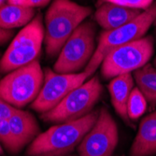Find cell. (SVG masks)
Here are the masks:
<instances>
[{
    "label": "cell",
    "mask_w": 156,
    "mask_h": 156,
    "mask_svg": "<svg viewBox=\"0 0 156 156\" xmlns=\"http://www.w3.org/2000/svg\"><path fill=\"white\" fill-rule=\"evenodd\" d=\"M99 110L94 109L80 119L51 126L39 134L27 149L30 156H62L78 146L95 123Z\"/></svg>",
    "instance_id": "1"
},
{
    "label": "cell",
    "mask_w": 156,
    "mask_h": 156,
    "mask_svg": "<svg viewBox=\"0 0 156 156\" xmlns=\"http://www.w3.org/2000/svg\"><path fill=\"white\" fill-rule=\"evenodd\" d=\"M91 12L90 7L71 0H53L45 15L46 53L51 57L60 53L68 37Z\"/></svg>",
    "instance_id": "2"
},
{
    "label": "cell",
    "mask_w": 156,
    "mask_h": 156,
    "mask_svg": "<svg viewBox=\"0 0 156 156\" xmlns=\"http://www.w3.org/2000/svg\"><path fill=\"white\" fill-rule=\"evenodd\" d=\"M156 20V3L143 10L132 22L120 26L116 29L104 31L99 37L94 53L83 71L92 76L96 68L101 66L106 56L114 49L121 47L131 41L143 37Z\"/></svg>",
    "instance_id": "3"
},
{
    "label": "cell",
    "mask_w": 156,
    "mask_h": 156,
    "mask_svg": "<svg viewBox=\"0 0 156 156\" xmlns=\"http://www.w3.org/2000/svg\"><path fill=\"white\" fill-rule=\"evenodd\" d=\"M44 82V72L35 60L8 73L0 80V97L15 108L33 102Z\"/></svg>",
    "instance_id": "4"
},
{
    "label": "cell",
    "mask_w": 156,
    "mask_h": 156,
    "mask_svg": "<svg viewBox=\"0 0 156 156\" xmlns=\"http://www.w3.org/2000/svg\"><path fill=\"white\" fill-rule=\"evenodd\" d=\"M45 30L38 14L14 37L0 59V74H8L37 60L44 40Z\"/></svg>",
    "instance_id": "5"
},
{
    "label": "cell",
    "mask_w": 156,
    "mask_h": 156,
    "mask_svg": "<svg viewBox=\"0 0 156 156\" xmlns=\"http://www.w3.org/2000/svg\"><path fill=\"white\" fill-rule=\"evenodd\" d=\"M102 93L100 80L94 77L70 92L52 109L42 113L41 119L51 122H66L80 119L92 111Z\"/></svg>",
    "instance_id": "6"
},
{
    "label": "cell",
    "mask_w": 156,
    "mask_h": 156,
    "mask_svg": "<svg viewBox=\"0 0 156 156\" xmlns=\"http://www.w3.org/2000/svg\"><path fill=\"white\" fill-rule=\"evenodd\" d=\"M153 37L147 36L111 51L103 60L100 70L105 80L131 73L148 64L153 54Z\"/></svg>",
    "instance_id": "7"
},
{
    "label": "cell",
    "mask_w": 156,
    "mask_h": 156,
    "mask_svg": "<svg viewBox=\"0 0 156 156\" xmlns=\"http://www.w3.org/2000/svg\"><path fill=\"white\" fill-rule=\"evenodd\" d=\"M95 27L92 22L80 24L63 46L53 69L61 74H73L86 66L95 51Z\"/></svg>",
    "instance_id": "8"
},
{
    "label": "cell",
    "mask_w": 156,
    "mask_h": 156,
    "mask_svg": "<svg viewBox=\"0 0 156 156\" xmlns=\"http://www.w3.org/2000/svg\"><path fill=\"white\" fill-rule=\"evenodd\" d=\"M88 78L89 76L85 71L73 74H61L46 68L43 86L37 98L32 102L31 108L41 113L52 109L70 92L80 86Z\"/></svg>",
    "instance_id": "9"
},
{
    "label": "cell",
    "mask_w": 156,
    "mask_h": 156,
    "mask_svg": "<svg viewBox=\"0 0 156 156\" xmlns=\"http://www.w3.org/2000/svg\"><path fill=\"white\" fill-rule=\"evenodd\" d=\"M117 124L107 108L99 110L92 129L79 144L80 156H112L118 144Z\"/></svg>",
    "instance_id": "10"
},
{
    "label": "cell",
    "mask_w": 156,
    "mask_h": 156,
    "mask_svg": "<svg viewBox=\"0 0 156 156\" xmlns=\"http://www.w3.org/2000/svg\"><path fill=\"white\" fill-rule=\"evenodd\" d=\"M142 10L110 2L98 6L94 12V19L105 31L113 30L128 23L138 17Z\"/></svg>",
    "instance_id": "11"
},
{
    "label": "cell",
    "mask_w": 156,
    "mask_h": 156,
    "mask_svg": "<svg viewBox=\"0 0 156 156\" xmlns=\"http://www.w3.org/2000/svg\"><path fill=\"white\" fill-rule=\"evenodd\" d=\"M13 136L14 152H19L26 144L39 135V126L30 112L16 108L8 120Z\"/></svg>",
    "instance_id": "12"
},
{
    "label": "cell",
    "mask_w": 156,
    "mask_h": 156,
    "mask_svg": "<svg viewBox=\"0 0 156 156\" xmlns=\"http://www.w3.org/2000/svg\"><path fill=\"white\" fill-rule=\"evenodd\" d=\"M133 88L134 79L131 73L122 74L113 78L108 86L111 103L117 114L128 125H131V121L127 113V103Z\"/></svg>",
    "instance_id": "13"
},
{
    "label": "cell",
    "mask_w": 156,
    "mask_h": 156,
    "mask_svg": "<svg viewBox=\"0 0 156 156\" xmlns=\"http://www.w3.org/2000/svg\"><path fill=\"white\" fill-rule=\"evenodd\" d=\"M156 154V110L141 121L130 150V156Z\"/></svg>",
    "instance_id": "14"
},
{
    "label": "cell",
    "mask_w": 156,
    "mask_h": 156,
    "mask_svg": "<svg viewBox=\"0 0 156 156\" xmlns=\"http://www.w3.org/2000/svg\"><path fill=\"white\" fill-rule=\"evenodd\" d=\"M36 14L34 8L17 4H5L0 6V27L11 30L13 28L25 26Z\"/></svg>",
    "instance_id": "15"
},
{
    "label": "cell",
    "mask_w": 156,
    "mask_h": 156,
    "mask_svg": "<svg viewBox=\"0 0 156 156\" xmlns=\"http://www.w3.org/2000/svg\"><path fill=\"white\" fill-rule=\"evenodd\" d=\"M134 79L137 88L151 107L156 106V68L147 64L134 71Z\"/></svg>",
    "instance_id": "16"
},
{
    "label": "cell",
    "mask_w": 156,
    "mask_h": 156,
    "mask_svg": "<svg viewBox=\"0 0 156 156\" xmlns=\"http://www.w3.org/2000/svg\"><path fill=\"white\" fill-rule=\"evenodd\" d=\"M146 108L147 100L145 96L137 87L133 88L127 103V113L129 119L131 121L137 120L145 112Z\"/></svg>",
    "instance_id": "17"
},
{
    "label": "cell",
    "mask_w": 156,
    "mask_h": 156,
    "mask_svg": "<svg viewBox=\"0 0 156 156\" xmlns=\"http://www.w3.org/2000/svg\"><path fill=\"white\" fill-rule=\"evenodd\" d=\"M154 0H99L98 6L104 2H110L125 7H129L133 9H138L141 10H145L153 4Z\"/></svg>",
    "instance_id": "18"
},
{
    "label": "cell",
    "mask_w": 156,
    "mask_h": 156,
    "mask_svg": "<svg viewBox=\"0 0 156 156\" xmlns=\"http://www.w3.org/2000/svg\"><path fill=\"white\" fill-rule=\"evenodd\" d=\"M0 141L10 152H14L13 136L8 120H0Z\"/></svg>",
    "instance_id": "19"
},
{
    "label": "cell",
    "mask_w": 156,
    "mask_h": 156,
    "mask_svg": "<svg viewBox=\"0 0 156 156\" xmlns=\"http://www.w3.org/2000/svg\"><path fill=\"white\" fill-rule=\"evenodd\" d=\"M16 108L0 97V120H9Z\"/></svg>",
    "instance_id": "20"
},
{
    "label": "cell",
    "mask_w": 156,
    "mask_h": 156,
    "mask_svg": "<svg viewBox=\"0 0 156 156\" xmlns=\"http://www.w3.org/2000/svg\"><path fill=\"white\" fill-rule=\"evenodd\" d=\"M51 0H21V1L17 5H22L25 7H29V8H37V7H44Z\"/></svg>",
    "instance_id": "21"
},
{
    "label": "cell",
    "mask_w": 156,
    "mask_h": 156,
    "mask_svg": "<svg viewBox=\"0 0 156 156\" xmlns=\"http://www.w3.org/2000/svg\"><path fill=\"white\" fill-rule=\"evenodd\" d=\"M13 36V31L12 30H8V29H3L0 27V45H4Z\"/></svg>",
    "instance_id": "22"
},
{
    "label": "cell",
    "mask_w": 156,
    "mask_h": 156,
    "mask_svg": "<svg viewBox=\"0 0 156 156\" xmlns=\"http://www.w3.org/2000/svg\"><path fill=\"white\" fill-rule=\"evenodd\" d=\"M8 1L10 4H18L21 1V0H8Z\"/></svg>",
    "instance_id": "23"
},
{
    "label": "cell",
    "mask_w": 156,
    "mask_h": 156,
    "mask_svg": "<svg viewBox=\"0 0 156 156\" xmlns=\"http://www.w3.org/2000/svg\"><path fill=\"white\" fill-rule=\"evenodd\" d=\"M154 66H156V58H155V59H154Z\"/></svg>",
    "instance_id": "24"
},
{
    "label": "cell",
    "mask_w": 156,
    "mask_h": 156,
    "mask_svg": "<svg viewBox=\"0 0 156 156\" xmlns=\"http://www.w3.org/2000/svg\"><path fill=\"white\" fill-rule=\"evenodd\" d=\"M2 153V149H1V147H0V154Z\"/></svg>",
    "instance_id": "25"
},
{
    "label": "cell",
    "mask_w": 156,
    "mask_h": 156,
    "mask_svg": "<svg viewBox=\"0 0 156 156\" xmlns=\"http://www.w3.org/2000/svg\"><path fill=\"white\" fill-rule=\"evenodd\" d=\"M1 3H2V0H0V6H1Z\"/></svg>",
    "instance_id": "26"
},
{
    "label": "cell",
    "mask_w": 156,
    "mask_h": 156,
    "mask_svg": "<svg viewBox=\"0 0 156 156\" xmlns=\"http://www.w3.org/2000/svg\"><path fill=\"white\" fill-rule=\"evenodd\" d=\"M154 24L156 25V20H155V22H154Z\"/></svg>",
    "instance_id": "27"
}]
</instances>
